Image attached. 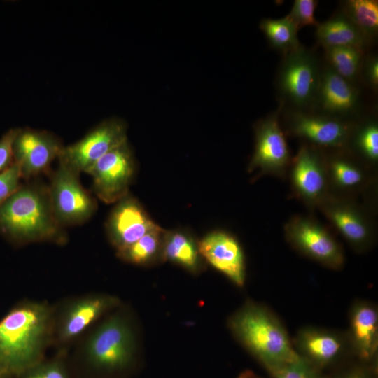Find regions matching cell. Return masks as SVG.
Segmentation results:
<instances>
[{"label": "cell", "mask_w": 378, "mask_h": 378, "mask_svg": "<svg viewBox=\"0 0 378 378\" xmlns=\"http://www.w3.org/2000/svg\"><path fill=\"white\" fill-rule=\"evenodd\" d=\"M289 161V150L285 136L276 115L260 121L255 131V146L250 169L281 172Z\"/></svg>", "instance_id": "14"}, {"label": "cell", "mask_w": 378, "mask_h": 378, "mask_svg": "<svg viewBox=\"0 0 378 378\" xmlns=\"http://www.w3.org/2000/svg\"><path fill=\"white\" fill-rule=\"evenodd\" d=\"M200 255L239 287L244 285L246 268L243 251L237 240L224 231L207 234L197 244Z\"/></svg>", "instance_id": "12"}, {"label": "cell", "mask_w": 378, "mask_h": 378, "mask_svg": "<svg viewBox=\"0 0 378 378\" xmlns=\"http://www.w3.org/2000/svg\"><path fill=\"white\" fill-rule=\"evenodd\" d=\"M157 225L139 201L129 194L118 201L106 223L111 244L120 251Z\"/></svg>", "instance_id": "11"}, {"label": "cell", "mask_w": 378, "mask_h": 378, "mask_svg": "<svg viewBox=\"0 0 378 378\" xmlns=\"http://www.w3.org/2000/svg\"><path fill=\"white\" fill-rule=\"evenodd\" d=\"M165 230L158 225L136 241L118 251L123 260L136 265H146L161 256Z\"/></svg>", "instance_id": "23"}, {"label": "cell", "mask_w": 378, "mask_h": 378, "mask_svg": "<svg viewBox=\"0 0 378 378\" xmlns=\"http://www.w3.org/2000/svg\"><path fill=\"white\" fill-rule=\"evenodd\" d=\"M364 78L366 82L372 87L378 85V59L377 57L368 59L364 65Z\"/></svg>", "instance_id": "33"}, {"label": "cell", "mask_w": 378, "mask_h": 378, "mask_svg": "<svg viewBox=\"0 0 378 378\" xmlns=\"http://www.w3.org/2000/svg\"><path fill=\"white\" fill-rule=\"evenodd\" d=\"M161 257L192 273L198 272L202 268V256L197 244L188 234L180 231H165Z\"/></svg>", "instance_id": "21"}, {"label": "cell", "mask_w": 378, "mask_h": 378, "mask_svg": "<svg viewBox=\"0 0 378 378\" xmlns=\"http://www.w3.org/2000/svg\"><path fill=\"white\" fill-rule=\"evenodd\" d=\"M330 170L336 183L343 187L355 186L363 179L362 173L357 167L342 159L334 160Z\"/></svg>", "instance_id": "29"}, {"label": "cell", "mask_w": 378, "mask_h": 378, "mask_svg": "<svg viewBox=\"0 0 378 378\" xmlns=\"http://www.w3.org/2000/svg\"><path fill=\"white\" fill-rule=\"evenodd\" d=\"M292 181L297 192L309 202L321 200L326 190L325 170L313 149L303 146L299 150L292 170Z\"/></svg>", "instance_id": "18"}, {"label": "cell", "mask_w": 378, "mask_h": 378, "mask_svg": "<svg viewBox=\"0 0 378 378\" xmlns=\"http://www.w3.org/2000/svg\"><path fill=\"white\" fill-rule=\"evenodd\" d=\"M314 102L324 113L337 118L353 113L358 104V95L352 83L329 66L321 73Z\"/></svg>", "instance_id": "17"}, {"label": "cell", "mask_w": 378, "mask_h": 378, "mask_svg": "<svg viewBox=\"0 0 378 378\" xmlns=\"http://www.w3.org/2000/svg\"><path fill=\"white\" fill-rule=\"evenodd\" d=\"M134 336L126 321L115 316L104 323L88 344V355L97 366L114 370L130 362L134 352Z\"/></svg>", "instance_id": "9"}, {"label": "cell", "mask_w": 378, "mask_h": 378, "mask_svg": "<svg viewBox=\"0 0 378 378\" xmlns=\"http://www.w3.org/2000/svg\"><path fill=\"white\" fill-rule=\"evenodd\" d=\"M238 378H260L255 375L253 372L249 370H246L242 372Z\"/></svg>", "instance_id": "36"}, {"label": "cell", "mask_w": 378, "mask_h": 378, "mask_svg": "<svg viewBox=\"0 0 378 378\" xmlns=\"http://www.w3.org/2000/svg\"><path fill=\"white\" fill-rule=\"evenodd\" d=\"M260 28L270 46L284 55L300 46L298 38V30L286 16L280 19H262Z\"/></svg>", "instance_id": "24"}, {"label": "cell", "mask_w": 378, "mask_h": 378, "mask_svg": "<svg viewBox=\"0 0 378 378\" xmlns=\"http://www.w3.org/2000/svg\"><path fill=\"white\" fill-rule=\"evenodd\" d=\"M64 145L52 133L31 128H20L13 144L14 161L21 169L22 179L31 180L50 172Z\"/></svg>", "instance_id": "10"}, {"label": "cell", "mask_w": 378, "mask_h": 378, "mask_svg": "<svg viewBox=\"0 0 378 378\" xmlns=\"http://www.w3.org/2000/svg\"><path fill=\"white\" fill-rule=\"evenodd\" d=\"M343 378H368L367 376L361 372H354L348 374Z\"/></svg>", "instance_id": "35"}, {"label": "cell", "mask_w": 378, "mask_h": 378, "mask_svg": "<svg viewBox=\"0 0 378 378\" xmlns=\"http://www.w3.org/2000/svg\"><path fill=\"white\" fill-rule=\"evenodd\" d=\"M51 206L58 223L64 228L79 225L92 218L97 209L94 197L82 186L80 173L59 161L48 173Z\"/></svg>", "instance_id": "4"}, {"label": "cell", "mask_w": 378, "mask_h": 378, "mask_svg": "<svg viewBox=\"0 0 378 378\" xmlns=\"http://www.w3.org/2000/svg\"><path fill=\"white\" fill-rule=\"evenodd\" d=\"M356 144L362 153L370 160L378 158V127L374 122L365 125L359 132Z\"/></svg>", "instance_id": "30"}, {"label": "cell", "mask_w": 378, "mask_h": 378, "mask_svg": "<svg viewBox=\"0 0 378 378\" xmlns=\"http://www.w3.org/2000/svg\"><path fill=\"white\" fill-rule=\"evenodd\" d=\"M28 378H65V377L59 368L50 366L34 372Z\"/></svg>", "instance_id": "34"}, {"label": "cell", "mask_w": 378, "mask_h": 378, "mask_svg": "<svg viewBox=\"0 0 378 378\" xmlns=\"http://www.w3.org/2000/svg\"><path fill=\"white\" fill-rule=\"evenodd\" d=\"M316 36L324 48L351 46L363 50L368 41L343 12L319 23Z\"/></svg>", "instance_id": "20"}, {"label": "cell", "mask_w": 378, "mask_h": 378, "mask_svg": "<svg viewBox=\"0 0 378 378\" xmlns=\"http://www.w3.org/2000/svg\"><path fill=\"white\" fill-rule=\"evenodd\" d=\"M347 337L351 351L364 361L374 359L378 348V312L370 302L358 300L349 312Z\"/></svg>", "instance_id": "15"}, {"label": "cell", "mask_w": 378, "mask_h": 378, "mask_svg": "<svg viewBox=\"0 0 378 378\" xmlns=\"http://www.w3.org/2000/svg\"><path fill=\"white\" fill-rule=\"evenodd\" d=\"M20 128H11L0 139V174L14 162L13 144Z\"/></svg>", "instance_id": "32"}, {"label": "cell", "mask_w": 378, "mask_h": 378, "mask_svg": "<svg viewBox=\"0 0 378 378\" xmlns=\"http://www.w3.org/2000/svg\"><path fill=\"white\" fill-rule=\"evenodd\" d=\"M317 1L295 0L290 13L286 17L293 22L298 30L309 25L318 26L319 24L315 18V10Z\"/></svg>", "instance_id": "28"}, {"label": "cell", "mask_w": 378, "mask_h": 378, "mask_svg": "<svg viewBox=\"0 0 378 378\" xmlns=\"http://www.w3.org/2000/svg\"><path fill=\"white\" fill-rule=\"evenodd\" d=\"M228 326L240 344L265 368L302 358L281 320L263 304L246 302L230 317Z\"/></svg>", "instance_id": "2"}, {"label": "cell", "mask_w": 378, "mask_h": 378, "mask_svg": "<svg viewBox=\"0 0 378 378\" xmlns=\"http://www.w3.org/2000/svg\"><path fill=\"white\" fill-rule=\"evenodd\" d=\"M134 172V160L126 141L100 158L88 174L92 176L94 195L112 204L129 194Z\"/></svg>", "instance_id": "7"}, {"label": "cell", "mask_w": 378, "mask_h": 378, "mask_svg": "<svg viewBox=\"0 0 378 378\" xmlns=\"http://www.w3.org/2000/svg\"><path fill=\"white\" fill-rule=\"evenodd\" d=\"M288 240L302 254L330 269L342 267L344 256L335 237L312 219L297 216L285 227Z\"/></svg>", "instance_id": "8"}, {"label": "cell", "mask_w": 378, "mask_h": 378, "mask_svg": "<svg viewBox=\"0 0 378 378\" xmlns=\"http://www.w3.org/2000/svg\"><path fill=\"white\" fill-rule=\"evenodd\" d=\"M116 302L115 298L104 296L78 302L72 307L66 317L62 329V337L71 339L77 336Z\"/></svg>", "instance_id": "22"}, {"label": "cell", "mask_w": 378, "mask_h": 378, "mask_svg": "<svg viewBox=\"0 0 378 378\" xmlns=\"http://www.w3.org/2000/svg\"><path fill=\"white\" fill-rule=\"evenodd\" d=\"M20 164L15 161L0 174V206L22 186Z\"/></svg>", "instance_id": "31"}, {"label": "cell", "mask_w": 378, "mask_h": 378, "mask_svg": "<svg viewBox=\"0 0 378 378\" xmlns=\"http://www.w3.org/2000/svg\"><path fill=\"white\" fill-rule=\"evenodd\" d=\"M325 50L329 67L352 83L360 71L363 50L351 46H332Z\"/></svg>", "instance_id": "26"}, {"label": "cell", "mask_w": 378, "mask_h": 378, "mask_svg": "<svg viewBox=\"0 0 378 378\" xmlns=\"http://www.w3.org/2000/svg\"><path fill=\"white\" fill-rule=\"evenodd\" d=\"M343 13L367 40L377 35L378 31L377 1H347Z\"/></svg>", "instance_id": "25"}, {"label": "cell", "mask_w": 378, "mask_h": 378, "mask_svg": "<svg viewBox=\"0 0 378 378\" xmlns=\"http://www.w3.org/2000/svg\"><path fill=\"white\" fill-rule=\"evenodd\" d=\"M127 141L125 123L117 118L103 121L77 142L62 148L58 161L88 173L92 166L114 148Z\"/></svg>", "instance_id": "6"}, {"label": "cell", "mask_w": 378, "mask_h": 378, "mask_svg": "<svg viewBox=\"0 0 378 378\" xmlns=\"http://www.w3.org/2000/svg\"><path fill=\"white\" fill-rule=\"evenodd\" d=\"M324 211L330 222L355 248L364 249L368 246L370 231L358 211L342 203L328 204Z\"/></svg>", "instance_id": "19"}, {"label": "cell", "mask_w": 378, "mask_h": 378, "mask_svg": "<svg viewBox=\"0 0 378 378\" xmlns=\"http://www.w3.org/2000/svg\"><path fill=\"white\" fill-rule=\"evenodd\" d=\"M321 72L315 55L301 45L285 55L277 76L280 95L298 109L314 102Z\"/></svg>", "instance_id": "5"}, {"label": "cell", "mask_w": 378, "mask_h": 378, "mask_svg": "<svg viewBox=\"0 0 378 378\" xmlns=\"http://www.w3.org/2000/svg\"><path fill=\"white\" fill-rule=\"evenodd\" d=\"M291 132L320 146L339 147L347 140L348 127L337 118L297 111L291 114Z\"/></svg>", "instance_id": "16"}, {"label": "cell", "mask_w": 378, "mask_h": 378, "mask_svg": "<svg viewBox=\"0 0 378 378\" xmlns=\"http://www.w3.org/2000/svg\"><path fill=\"white\" fill-rule=\"evenodd\" d=\"M273 378H320L303 358L298 362L267 366L265 368Z\"/></svg>", "instance_id": "27"}, {"label": "cell", "mask_w": 378, "mask_h": 378, "mask_svg": "<svg viewBox=\"0 0 378 378\" xmlns=\"http://www.w3.org/2000/svg\"><path fill=\"white\" fill-rule=\"evenodd\" d=\"M48 321V309L39 304L15 308L0 321V375L22 372L37 361Z\"/></svg>", "instance_id": "3"}, {"label": "cell", "mask_w": 378, "mask_h": 378, "mask_svg": "<svg viewBox=\"0 0 378 378\" xmlns=\"http://www.w3.org/2000/svg\"><path fill=\"white\" fill-rule=\"evenodd\" d=\"M57 220L48 185L27 181L0 206V232L18 243L64 242L66 233Z\"/></svg>", "instance_id": "1"}, {"label": "cell", "mask_w": 378, "mask_h": 378, "mask_svg": "<svg viewBox=\"0 0 378 378\" xmlns=\"http://www.w3.org/2000/svg\"><path fill=\"white\" fill-rule=\"evenodd\" d=\"M293 344L296 352L311 365L325 366L351 350L347 335L312 326L299 330Z\"/></svg>", "instance_id": "13"}]
</instances>
